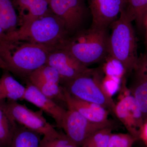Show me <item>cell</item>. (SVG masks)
<instances>
[{
	"label": "cell",
	"instance_id": "6da1fadb",
	"mask_svg": "<svg viewBox=\"0 0 147 147\" xmlns=\"http://www.w3.org/2000/svg\"><path fill=\"white\" fill-rule=\"evenodd\" d=\"M53 48L24 41H0V57L8 67L9 71L28 76L45 65Z\"/></svg>",
	"mask_w": 147,
	"mask_h": 147
},
{
	"label": "cell",
	"instance_id": "7a4b0ae2",
	"mask_svg": "<svg viewBox=\"0 0 147 147\" xmlns=\"http://www.w3.org/2000/svg\"><path fill=\"white\" fill-rule=\"evenodd\" d=\"M68 33L63 22L49 11L27 26L7 34L6 41L32 42L55 48L65 41Z\"/></svg>",
	"mask_w": 147,
	"mask_h": 147
},
{
	"label": "cell",
	"instance_id": "3957f363",
	"mask_svg": "<svg viewBox=\"0 0 147 147\" xmlns=\"http://www.w3.org/2000/svg\"><path fill=\"white\" fill-rule=\"evenodd\" d=\"M60 45L86 66L102 62L108 56V29L91 26L79 30Z\"/></svg>",
	"mask_w": 147,
	"mask_h": 147
},
{
	"label": "cell",
	"instance_id": "277c9868",
	"mask_svg": "<svg viewBox=\"0 0 147 147\" xmlns=\"http://www.w3.org/2000/svg\"><path fill=\"white\" fill-rule=\"evenodd\" d=\"M132 21L125 11H123L111 25L112 32L109 35L108 42V55L121 62L127 74L136 69L139 60Z\"/></svg>",
	"mask_w": 147,
	"mask_h": 147
},
{
	"label": "cell",
	"instance_id": "5b68a950",
	"mask_svg": "<svg viewBox=\"0 0 147 147\" xmlns=\"http://www.w3.org/2000/svg\"><path fill=\"white\" fill-rule=\"evenodd\" d=\"M102 72L101 68H90L86 73L66 84L64 88L74 97L101 105L115 115L116 104L103 88Z\"/></svg>",
	"mask_w": 147,
	"mask_h": 147
},
{
	"label": "cell",
	"instance_id": "8992f818",
	"mask_svg": "<svg viewBox=\"0 0 147 147\" xmlns=\"http://www.w3.org/2000/svg\"><path fill=\"white\" fill-rule=\"evenodd\" d=\"M7 111L11 120L17 124L45 137H55L59 134L44 117L42 111H33L17 101L7 102Z\"/></svg>",
	"mask_w": 147,
	"mask_h": 147
},
{
	"label": "cell",
	"instance_id": "52a82bcc",
	"mask_svg": "<svg viewBox=\"0 0 147 147\" xmlns=\"http://www.w3.org/2000/svg\"><path fill=\"white\" fill-rule=\"evenodd\" d=\"M113 127L111 121L105 123L92 122L76 110L68 109L64 117L61 128L69 139L77 146L81 147L89 137L96 131Z\"/></svg>",
	"mask_w": 147,
	"mask_h": 147
},
{
	"label": "cell",
	"instance_id": "ba28073f",
	"mask_svg": "<svg viewBox=\"0 0 147 147\" xmlns=\"http://www.w3.org/2000/svg\"><path fill=\"white\" fill-rule=\"evenodd\" d=\"M46 64L58 71L60 76L61 82L64 85L86 73L90 69L61 46L50 51Z\"/></svg>",
	"mask_w": 147,
	"mask_h": 147
},
{
	"label": "cell",
	"instance_id": "9c48e42d",
	"mask_svg": "<svg viewBox=\"0 0 147 147\" xmlns=\"http://www.w3.org/2000/svg\"><path fill=\"white\" fill-rule=\"evenodd\" d=\"M51 11L63 22L68 33L81 30L86 9L84 0H49Z\"/></svg>",
	"mask_w": 147,
	"mask_h": 147
},
{
	"label": "cell",
	"instance_id": "30bf717a",
	"mask_svg": "<svg viewBox=\"0 0 147 147\" xmlns=\"http://www.w3.org/2000/svg\"><path fill=\"white\" fill-rule=\"evenodd\" d=\"M124 95L116 104L115 115L129 134L139 139L144 121L143 115L134 97L126 87Z\"/></svg>",
	"mask_w": 147,
	"mask_h": 147
},
{
	"label": "cell",
	"instance_id": "8fae6325",
	"mask_svg": "<svg viewBox=\"0 0 147 147\" xmlns=\"http://www.w3.org/2000/svg\"><path fill=\"white\" fill-rule=\"evenodd\" d=\"M92 16L91 26L108 29L119 18L127 0H88Z\"/></svg>",
	"mask_w": 147,
	"mask_h": 147
},
{
	"label": "cell",
	"instance_id": "7c38bea8",
	"mask_svg": "<svg viewBox=\"0 0 147 147\" xmlns=\"http://www.w3.org/2000/svg\"><path fill=\"white\" fill-rule=\"evenodd\" d=\"M24 100L30 102L45 112L55 120L56 125L61 128L63 121L67 110L58 105L53 99L41 92L36 87L29 83L26 87Z\"/></svg>",
	"mask_w": 147,
	"mask_h": 147
},
{
	"label": "cell",
	"instance_id": "4fadbf2b",
	"mask_svg": "<svg viewBox=\"0 0 147 147\" xmlns=\"http://www.w3.org/2000/svg\"><path fill=\"white\" fill-rule=\"evenodd\" d=\"M65 102L68 109L76 110L87 119L96 123L111 121L108 119L110 112L101 105L74 97L63 88Z\"/></svg>",
	"mask_w": 147,
	"mask_h": 147
},
{
	"label": "cell",
	"instance_id": "5bb4252c",
	"mask_svg": "<svg viewBox=\"0 0 147 147\" xmlns=\"http://www.w3.org/2000/svg\"><path fill=\"white\" fill-rule=\"evenodd\" d=\"M19 11L20 28L28 26L32 22L49 11V0H11Z\"/></svg>",
	"mask_w": 147,
	"mask_h": 147
},
{
	"label": "cell",
	"instance_id": "9a60e30c",
	"mask_svg": "<svg viewBox=\"0 0 147 147\" xmlns=\"http://www.w3.org/2000/svg\"><path fill=\"white\" fill-rule=\"evenodd\" d=\"M9 72L5 70L0 78V100L7 98L17 101L24 99L26 87L14 79Z\"/></svg>",
	"mask_w": 147,
	"mask_h": 147
},
{
	"label": "cell",
	"instance_id": "2e32d148",
	"mask_svg": "<svg viewBox=\"0 0 147 147\" xmlns=\"http://www.w3.org/2000/svg\"><path fill=\"white\" fill-rule=\"evenodd\" d=\"M133 82L128 88L139 106L144 123L147 121V78L136 70Z\"/></svg>",
	"mask_w": 147,
	"mask_h": 147
},
{
	"label": "cell",
	"instance_id": "e0dca14e",
	"mask_svg": "<svg viewBox=\"0 0 147 147\" xmlns=\"http://www.w3.org/2000/svg\"><path fill=\"white\" fill-rule=\"evenodd\" d=\"M17 124L11 120L7 111L5 99L0 100V145L9 147Z\"/></svg>",
	"mask_w": 147,
	"mask_h": 147
},
{
	"label": "cell",
	"instance_id": "ac0fdd59",
	"mask_svg": "<svg viewBox=\"0 0 147 147\" xmlns=\"http://www.w3.org/2000/svg\"><path fill=\"white\" fill-rule=\"evenodd\" d=\"M41 135L17 124L9 147H39Z\"/></svg>",
	"mask_w": 147,
	"mask_h": 147
},
{
	"label": "cell",
	"instance_id": "d6986e66",
	"mask_svg": "<svg viewBox=\"0 0 147 147\" xmlns=\"http://www.w3.org/2000/svg\"><path fill=\"white\" fill-rule=\"evenodd\" d=\"M19 17L11 0H0V26L6 33L16 30Z\"/></svg>",
	"mask_w": 147,
	"mask_h": 147
},
{
	"label": "cell",
	"instance_id": "ffe728a7",
	"mask_svg": "<svg viewBox=\"0 0 147 147\" xmlns=\"http://www.w3.org/2000/svg\"><path fill=\"white\" fill-rule=\"evenodd\" d=\"M28 78L29 83L32 85L42 82L61 83L60 76L58 71L53 67L46 64L33 71Z\"/></svg>",
	"mask_w": 147,
	"mask_h": 147
},
{
	"label": "cell",
	"instance_id": "44dd1931",
	"mask_svg": "<svg viewBox=\"0 0 147 147\" xmlns=\"http://www.w3.org/2000/svg\"><path fill=\"white\" fill-rule=\"evenodd\" d=\"M123 10L138 26H143V20L147 12V0H127Z\"/></svg>",
	"mask_w": 147,
	"mask_h": 147
},
{
	"label": "cell",
	"instance_id": "7402d4cb",
	"mask_svg": "<svg viewBox=\"0 0 147 147\" xmlns=\"http://www.w3.org/2000/svg\"><path fill=\"white\" fill-rule=\"evenodd\" d=\"M102 62L101 69L105 76L122 80L127 74L122 63L110 55H108Z\"/></svg>",
	"mask_w": 147,
	"mask_h": 147
},
{
	"label": "cell",
	"instance_id": "603a6c76",
	"mask_svg": "<svg viewBox=\"0 0 147 147\" xmlns=\"http://www.w3.org/2000/svg\"><path fill=\"white\" fill-rule=\"evenodd\" d=\"M112 128L103 129L93 134L84 142L81 147H108Z\"/></svg>",
	"mask_w": 147,
	"mask_h": 147
},
{
	"label": "cell",
	"instance_id": "cb8c5ba5",
	"mask_svg": "<svg viewBox=\"0 0 147 147\" xmlns=\"http://www.w3.org/2000/svg\"><path fill=\"white\" fill-rule=\"evenodd\" d=\"M39 147H79L65 134L60 133L55 137H45L41 139Z\"/></svg>",
	"mask_w": 147,
	"mask_h": 147
},
{
	"label": "cell",
	"instance_id": "d4e9b609",
	"mask_svg": "<svg viewBox=\"0 0 147 147\" xmlns=\"http://www.w3.org/2000/svg\"><path fill=\"white\" fill-rule=\"evenodd\" d=\"M137 140L129 133H112L108 141V147H131Z\"/></svg>",
	"mask_w": 147,
	"mask_h": 147
},
{
	"label": "cell",
	"instance_id": "484cf974",
	"mask_svg": "<svg viewBox=\"0 0 147 147\" xmlns=\"http://www.w3.org/2000/svg\"><path fill=\"white\" fill-rule=\"evenodd\" d=\"M123 79L121 80L105 75V77H103L102 86L105 92L108 95L112 97L120 89Z\"/></svg>",
	"mask_w": 147,
	"mask_h": 147
},
{
	"label": "cell",
	"instance_id": "4316f807",
	"mask_svg": "<svg viewBox=\"0 0 147 147\" xmlns=\"http://www.w3.org/2000/svg\"><path fill=\"white\" fill-rule=\"evenodd\" d=\"M134 70L139 71L147 78V55L139 58L137 68Z\"/></svg>",
	"mask_w": 147,
	"mask_h": 147
},
{
	"label": "cell",
	"instance_id": "83f0119b",
	"mask_svg": "<svg viewBox=\"0 0 147 147\" xmlns=\"http://www.w3.org/2000/svg\"><path fill=\"white\" fill-rule=\"evenodd\" d=\"M139 139H141L147 146V121L144 124Z\"/></svg>",
	"mask_w": 147,
	"mask_h": 147
},
{
	"label": "cell",
	"instance_id": "f1b7e54d",
	"mask_svg": "<svg viewBox=\"0 0 147 147\" xmlns=\"http://www.w3.org/2000/svg\"><path fill=\"white\" fill-rule=\"evenodd\" d=\"M143 26L145 30V43L147 48V12L143 20Z\"/></svg>",
	"mask_w": 147,
	"mask_h": 147
},
{
	"label": "cell",
	"instance_id": "f546056e",
	"mask_svg": "<svg viewBox=\"0 0 147 147\" xmlns=\"http://www.w3.org/2000/svg\"><path fill=\"white\" fill-rule=\"evenodd\" d=\"M7 34L0 26V41H5L6 40Z\"/></svg>",
	"mask_w": 147,
	"mask_h": 147
},
{
	"label": "cell",
	"instance_id": "4dcf8cb0",
	"mask_svg": "<svg viewBox=\"0 0 147 147\" xmlns=\"http://www.w3.org/2000/svg\"><path fill=\"white\" fill-rule=\"evenodd\" d=\"M0 68L3 69L5 70H7L9 71L8 67L1 57H0Z\"/></svg>",
	"mask_w": 147,
	"mask_h": 147
},
{
	"label": "cell",
	"instance_id": "1f68e13d",
	"mask_svg": "<svg viewBox=\"0 0 147 147\" xmlns=\"http://www.w3.org/2000/svg\"><path fill=\"white\" fill-rule=\"evenodd\" d=\"M0 147H3L2 146H1V145H0Z\"/></svg>",
	"mask_w": 147,
	"mask_h": 147
}]
</instances>
